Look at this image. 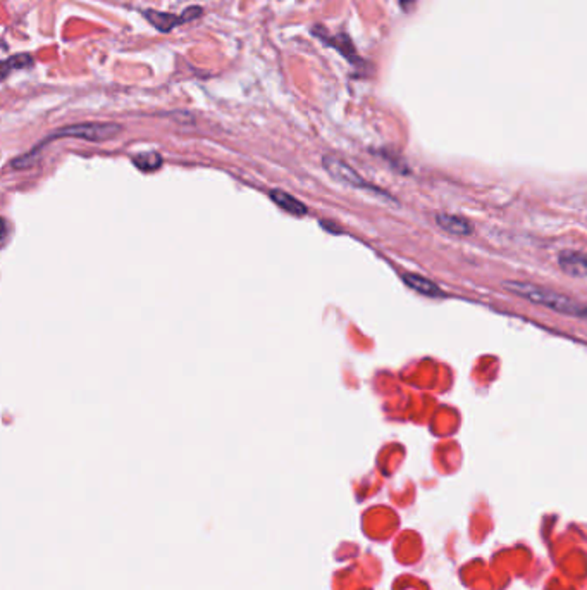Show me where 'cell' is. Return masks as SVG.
<instances>
[{"label":"cell","mask_w":587,"mask_h":590,"mask_svg":"<svg viewBox=\"0 0 587 590\" xmlns=\"http://www.w3.org/2000/svg\"><path fill=\"white\" fill-rule=\"evenodd\" d=\"M201 7H188L183 14L176 16V14L171 13H157V10H145L143 16L148 23H152L153 27L159 31H171L172 28L179 27V24L186 23V21L197 20V17L201 16Z\"/></svg>","instance_id":"4"},{"label":"cell","mask_w":587,"mask_h":590,"mask_svg":"<svg viewBox=\"0 0 587 590\" xmlns=\"http://www.w3.org/2000/svg\"><path fill=\"white\" fill-rule=\"evenodd\" d=\"M270 199H273L274 204H277L281 209H284L286 212L293 216H305L307 214V206L303 202H300L296 197L289 196V193L282 192V190H273L270 192Z\"/></svg>","instance_id":"9"},{"label":"cell","mask_w":587,"mask_h":590,"mask_svg":"<svg viewBox=\"0 0 587 590\" xmlns=\"http://www.w3.org/2000/svg\"><path fill=\"white\" fill-rule=\"evenodd\" d=\"M413 3H416V0H399V6L403 7V10H410Z\"/></svg>","instance_id":"12"},{"label":"cell","mask_w":587,"mask_h":590,"mask_svg":"<svg viewBox=\"0 0 587 590\" xmlns=\"http://www.w3.org/2000/svg\"><path fill=\"white\" fill-rule=\"evenodd\" d=\"M403 280H405V283L409 285L412 290L419 292L420 295H425V297H445L443 294L441 288L438 287V285L434 283V281L427 280L425 276H420V274H416V273H406L403 274Z\"/></svg>","instance_id":"7"},{"label":"cell","mask_w":587,"mask_h":590,"mask_svg":"<svg viewBox=\"0 0 587 590\" xmlns=\"http://www.w3.org/2000/svg\"><path fill=\"white\" fill-rule=\"evenodd\" d=\"M436 223H438L439 228L445 230V232H448V233H451V235L467 237L472 233L471 223H468L465 218H462V216H455V214H448V212H443V214L436 216Z\"/></svg>","instance_id":"6"},{"label":"cell","mask_w":587,"mask_h":590,"mask_svg":"<svg viewBox=\"0 0 587 590\" xmlns=\"http://www.w3.org/2000/svg\"><path fill=\"white\" fill-rule=\"evenodd\" d=\"M322 166H324V170L328 171L329 177L335 178L336 182L344 183V185L351 186V189H358V190H365V192H370V193H376V196L384 197V199L391 202V197L388 196L386 192H383L381 189H376L374 185H370V183L365 182V179L362 178L360 175L353 170V168H350L346 163L337 159V157L326 156L324 159H322Z\"/></svg>","instance_id":"3"},{"label":"cell","mask_w":587,"mask_h":590,"mask_svg":"<svg viewBox=\"0 0 587 590\" xmlns=\"http://www.w3.org/2000/svg\"><path fill=\"white\" fill-rule=\"evenodd\" d=\"M29 66H33L31 56H28V54H16V56H13V57H9L7 61H3L2 76L6 78L7 73L13 71V69H24V68H29Z\"/></svg>","instance_id":"11"},{"label":"cell","mask_w":587,"mask_h":590,"mask_svg":"<svg viewBox=\"0 0 587 590\" xmlns=\"http://www.w3.org/2000/svg\"><path fill=\"white\" fill-rule=\"evenodd\" d=\"M505 288L508 292H512V294L522 297V299L529 300V302L548 307V309L555 311V313L558 314L574 318L587 316V306L579 302L574 297L560 294V292L551 290V288L548 287L527 283V281H505Z\"/></svg>","instance_id":"2"},{"label":"cell","mask_w":587,"mask_h":590,"mask_svg":"<svg viewBox=\"0 0 587 590\" xmlns=\"http://www.w3.org/2000/svg\"><path fill=\"white\" fill-rule=\"evenodd\" d=\"M561 271L570 276L587 278V252L565 251L558 256Z\"/></svg>","instance_id":"5"},{"label":"cell","mask_w":587,"mask_h":590,"mask_svg":"<svg viewBox=\"0 0 587 590\" xmlns=\"http://www.w3.org/2000/svg\"><path fill=\"white\" fill-rule=\"evenodd\" d=\"M123 128L116 123H79L73 124V126L61 128V130L54 131L49 137L43 138L35 149L29 150L28 154H23V156L17 157L16 161H13L10 166L14 170H26V168L33 166L36 159L40 156V150L45 149L50 142L59 140V138H79V140H88V142H105L111 140V138L117 137L121 133Z\"/></svg>","instance_id":"1"},{"label":"cell","mask_w":587,"mask_h":590,"mask_svg":"<svg viewBox=\"0 0 587 590\" xmlns=\"http://www.w3.org/2000/svg\"><path fill=\"white\" fill-rule=\"evenodd\" d=\"M322 38H324V36H322ZM324 42L328 43V45L335 47L336 50H340L341 56L346 57V59L350 61L351 64H357V66L364 64L360 57H358V54H357V50H355L353 43H351L350 36H346V35H343V33H341V35H335V36H329V38H324Z\"/></svg>","instance_id":"8"},{"label":"cell","mask_w":587,"mask_h":590,"mask_svg":"<svg viewBox=\"0 0 587 590\" xmlns=\"http://www.w3.org/2000/svg\"><path fill=\"white\" fill-rule=\"evenodd\" d=\"M133 164L143 173H152L162 166V157L157 152H142L133 157Z\"/></svg>","instance_id":"10"}]
</instances>
